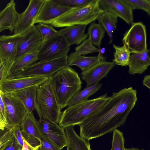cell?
Returning <instances> with one entry per match:
<instances>
[{
	"label": "cell",
	"instance_id": "cell-1",
	"mask_svg": "<svg viewBox=\"0 0 150 150\" xmlns=\"http://www.w3.org/2000/svg\"><path fill=\"white\" fill-rule=\"evenodd\" d=\"M137 101V91L132 87L113 92L105 104L79 125L80 136L88 142L113 132L125 124Z\"/></svg>",
	"mask_w": 150,
	"mask_h": 150
},
{
	"label": "cell",
	"instance_id": "cell-2",
	"mask_svg": "<svg viewBox=\"0 0 150 150\" xmlns=\"http://www.w3.org/2000/svg\"><path fill=\"white\" fill-rule=\"evenodd\" d=\"M49 80L61 110L68 106L72 98L81 91L82 83L78 73L69 66L58 71Z\"/></svg>",
	"mask_w": 150,
	"mask_h": 150
},
{
	"label": "cell",
	"instance_id": "cell-3",
	"mask_svg": "<svg viewBox=\"0 0 150 150\" xmlns=\"http://www.w3.org/2000/svg\"><path fill=\"white\" fill-rule=\"evenodd\" d=\"M109 98L105 93L96 98L87 99L68 106L62 112L59 126L64 129L69 126L79 125L101 108Z\"/></svg>",
	"mask_w": 150,
	"mask_h": 150
},
{
	"label": "cell",
	"instance_id": "cell-4",
	"mask_svg": "<svg viewBox=\"0 0 150 150\" xmlns=\"http://www.w3.org/2000/svg\"><path fill=\"white\" fill-rule=\"evenodd\" d=\"M99 0H93L84 6L71 9L54 21L51 24L56 28L86 25L94 22L103 12L99 7Z\"/></svg>",
	"mask_w": 150,
	"mask_h": 150
},
{
	"label": "cell",
	"instance_id": "cell-5",
	"mask_svg": "<svg viewBox=\"0 0 150 150\" xmlns=\"http://www.w3.org/2000/svg\"><path fill=\"white\" fill-rule=\"evenodd\" d=\"M61 110L49 79L38 87L35 110L40 118L45 117L58 124Z\"/></svg>",
	"mask_w": 150,
	"mask_h": 150
},
{
	"label": "cell",
	"instance_id": "cell-6",
	"mask_svg": "<svg viewBox=\"0 0 150 150\" xmlns=\"http://www.w3.org/2000/svg\"><path fill=\"white\" fill-rule=\"evenodd\" d=\"M68 57L67 55L51 60L40 61L18 72L11 74L6 79L33 76L50 79L58 71L68 66Z\"/></svg>",
	"mask_w": 150,
	"mask_h": 150
},
{
	"label": "cell",
	"instance_id": "cell-7",
	"mask_svg": "<svg viewBox=\"0 0 150 150\" xmlns=\"http://www.w3.org/2000/svg\"><path fill=\"white\" fill-rule=\"evenodd\" d=\"M3 100L6 115L7 125L6 128L21 126L28 112L22 102L11 93L0 92Z\"/></svg>",
	"mask_w": 150,
	"mask_h": 150
},
{
	"label": "cell",
	"instance_id": "cell-8",
	"mask_svg": "<svg viewBox=\"0 0 150 150\" xmlns=\"http://www.w3.org/2000/svg\"><path fill=\"white\" fill-rule=\"evenodd\" d=\"M122 42L131 53H138L147 49L145 26L142 22L134 23L124 34Z\"/></svg>",
	"mask_w": 150,
	"mask_h": 150
},
{
	"label": "cell",
	"instance_id": "cell-9",
	"mask_svg": "<svg viewBox=\"0 0 150 150\" xmlns=\"http://www.w3.org/2000/svg\"><path fill=\"white\" fill-rule=\"evenodd\" d=\"M70 46L59 35L45 41L39 50L40 61H50L67 55Z\"/></svg>",
	"mask_w": 150,
	"mask_h": 150
},
{
	"label": "cell",
	"instance_id": "cell-10",
	"mask_svg": "<svg viewBox=\"0 0 150 150\" xmlns=\"http://www.w3.org/2000/svg\"><path fill=\"white\" fill-rule=\"evenodd\" d=\"M39 129L45 137L60 150L67 146L68 142L64 129L45 117L37 121Z\"/></svg>",
	"mask_w": 150,
	"mask_h": 150
},
{
	"label": "cell",
	"instance_id": "cell-11",
	"mask_svg": "<svg viewBox=\"0 0 150 150\" xmlns=\"http://www.w3.org/2000/svg\"><path fill=\"white\" fill-rule=\"evenodd\" d=\"M45 0H30L25 10L20 13L13 34H22L27 32L32 26Z\"/></svg>",
	"mask_w": 150,
	"mask_h": 150
},
{
	"label": "cell",
	"instance_id": "cell-12",
	"mask_svg": "<svg viewBox=\"0 0 150 150\" xmlns=\"http://www.w3.org/2000/svg\"><path fill=\"white\" fill-rule=\"evenodd\" d=\"M43 76H27L6 79L0 82V92L11 93L28 87L39 86L49 79Z\"/></svg>",
	"mask_w": 150,
	"mask_h": 150
},
{
	"label": "cell",
	"instance_id": "cell-13",
	"mask_svg": "<svg viewBox=\"0 0 150 150\" xmlns=\"http://www.w3.org/2000/svg\"><path fill=\"white\" fill-rule=\"evenodd\" d=\"M99 4L103 11L115 14L128 25H132L134 23L133 10L123 0H99Z\"/></svg>",
	"mask_w": 150,
	"mask_h": 150
},
{
	"label": "cell",
	"instance_id": "cell-14",
	"mask_svg": "<svg viewBox=\"0 0 150 150\" xmlns=\"http://www.w3.org/2000/svg\"><path fill=\"white\" fill-rule=\"evenodd\" d=\"M71 9L62 6L54 0H45L34 23L51 24L56 19Z\"/></svg>",
	"mask_w": 150,
	"mask_h": 150
},
{
	"label": "cell",
	"instance_id": "cell-15",
	"mask_svg": "<svg viewBox=\"0 0 150 150\" xmlns=\"http://www.w3.org/2000/svg\"><path fill=\"white\" fill-rule=\"evenodd\" d=\"M42 43L40 33L34 25L25 33L24 38L18 46L15 60L25 54L39 50Z\"/></svg>",
	"mask_w": 150,
	"mask_h": 150
},
{
	"label": "cell",
	"instance_id": "cell-16",
	"mask_svg": "<svg viewBox=\"0 0 150 150\" xmlns=\"http://www.w3.org/2000/svg\"><path fill=\"white\" fill-rule=\"evenodd\" d=\"M115 63L103 60L98 62L86 71L81 73V77L86 83V87L99 82L106 77L114 67Z\"/></svg>",
	"mask_w": 150,
	"mask_h": 150
},
{
	"label": "cell",
	"instance_id": "cell-17",
	"mask_svg": "<svg viewBox=\"0 0 150 150\" xmlns=\"http://www.w3.org/2000/svg\"><path fill=\"white\" fill-rule=\"evenodd\" d=\"M20 126L23 138L33 147L38 148L41 144L40 132L33 112L28 113Z\"/></svg>",
	"mask_w": 150,
	"mask_h": 150
},
{
	"label": "cell",
	"instance_id": "cell-18",
	"mask_svg": "<svg viewBox=\"0 0 150 150\" xmlns=\"http://www.w3.org/2000/svg\"><path fill=\"white\" fill-rule=\"evenodd\" d=\"M25 35V33L22 34L1 35L0 57L14 61L18 46Z\"/></svg>",
	"mask_w": 150,
	"mask_h": 150
},
{
	"label": "cell",
	"instance_id": "cell-19",
	"mask_svg": "<svg viewBox=\"0 0 150 150\" xmlns=\"http://www.w3.org/2000/svg\"><path fill=\"white\" fill-rule=\"evenodd\" d=\"M16 3L11 0L0 12V32L8 30L10 34L13 32L20 13L16 11Z\"/></svg>",
	"mask_w": 150,
	"mask_h": 150
},
{
	"label": "cell",
	"instance_id": "cell-20",
	"mask_svg": "<svg viewBox=\"0 0 150 150\" xmlns=\"http://www.w3.org/2000/svg\"><path fill=\"white\" fill-rule=\"evenodd\" d=\"M86 25H77L67 27L58 31L59 35L65 40L70 47L78 45L86 40L88 37L85 33Z\"/></svg>",
	"mask_w": 150,
	"mask_h": 150
},
{
	"label": "cell",
	"instance_id": "cell-21",
	"mask_svg": "<svg viewBox=\"0 0 150 150\" xmlns=\"http://www.w3.org/2000/svg\"><path fill=\"white\" fill-rule=\"evenodd\" d=\"M150 49L130 55L128 72L129 74H142L150 66Z\"/></svg>",
	"mask_w": 150,
	"mask_h": 150
},
{
	"label": "cell",
	"instance_id": "cell-22",
	"mask_svg": "<svg viewBox=\"0 0 150 150\" xmlns=\"http://www.w3.org/2000/svg\"><path fill=\"white\" fill-rule=\"evenodd\" d=\"M104 60L102 54L99 52L97 56L85 57L78 54L75 52L70 54L68 57V64L69 66L75 65L84 71L97 63Z\"/></svg>",
	"mask_w": 150,
	"mask_h": 150
},
{
	"label": "cell",
	"instance_id": "cell-23",
	"mask_svg": "<svg viewBox=\"0 0 150 150\" xmlns=\"http://www.w3.org/2000/svg\"><path fill=\"white\" fill-rule=\"evenodd\" d=\"M38 86H34L28 87L11 93L22 102L28 113H33L35 110L37 89Z\"/></svg>",
	"mask_w": 150,
	"mask_h": 150
},
{
	"label": "cell",
	"instance_id": "cell-24",
	"mask_svg": "<svg viewBox=\"0 0 150 150\" xmlns=\"http://www.w3.org/2000/svg\"><path fill=\"white\" fill-rule=\"evenodd\" d=\"M74 127L69 126L64 129L68 142L67 150H92L89 142L79 136Z\"/></svg>",
	"mask_w": 150,
	"mask_h": 150
},
{
	"label": "cell",
	"instance_id": "cell-25",
	"mask_svg": "<svg viewBox=\"0 0 150 150\" xmlns=\"http://www.w3.org/2000/svg\"><path fill=\"white\" fill-rule=\"evenodd\" d=\"M118 17L109 12L103 11L98 18L97 20L107 32L110 40L109 44L112 43V34L116 28Z\"/></svg>",
	"mask_w": 150,
	"mask_h": 150
},
{
	"label": "cell",
	"instance_id": "cell-26",
	"mask_svg": "<svg viewBox=\"0 0 150 150\" xmlns=\"http://www.w3.org/2000/svg\"><path fill=\"white\" fill-rule=\"evenodd\" d=\"M38 52L39 50L25 54L15 60L12 67L11 73L18 72L36 63L38 60Z\"/></svg>",
	"mask_w": 150,
	"mask_h": 150
},
{
	"label": "cell",
	"instance_id": "cell-27",
	"mask_svg": "<svg viewBox=\"0 0 150 150\" xmlns=\"http://www.w3.org/2000/svg\"><path fill=\"white\" fill-rule=\"evenodd\" d=\"M105 30L99 23L92 22L88 30L87 34L92 44L100 49V45Z\"/></svg>",
	"mask_w": 150,
	"mask_h": 150
},
{
	"label": "cell",
	"instance_id": "cell-28",
	"mask_svg": "<svg viewBox=\"0 0 150 150\" xmlns=\"http://www.w3.org/2000/svg\"><path fill=\"white\" fill-rule=\"evenodd\" d=\"M102 84L99 82L92 86L86 87L77 93L69 101L68 106H70L81 101L86 100L89 97L97 92L101 88Z\"/></svg>",
	"mask_w": 150,
	"mask_h": 150
},
{
	"label": "cell",
	"instance_id": "cell-29",
	"mask_svg": "<svg viewBox=\"0 0 150 150\" xmlns=\"http://www.w3.org/2000/svg\"><path fill=\"white\" fill-rule=\"evenodd\" d=\"M113 46L115 51L113 62L115 64L122 67L128 65L131 53L126 46L123 45V46L120 47L113 44Z\"/></svg>",
	"mask_w": 150,
	"mask_h": 150
},
{
	"label": "cell",
	"instance_id": "cell-30",
	"mask_svg": "<svg viewBox=\"0 0 150 150\" xmlns=\"http://www.w3.org/2000/svg\"><path fill=\"white\" fill-rule=\"evenodd\" d=\"M36 26L40 33L42 43L59 35L58 31L51 24L39 23Z\"/></svg>",
	"mask_w": 150,
	"mask_h": 150
},
{
	"label": "cell",
	"instance_id": "cell-31",
	"mask_svg": "<svg viewBox=\"0 0 150 150\" xmlns=\"http://www.w3.org/2000/svg\"><path fill=\"white\" fill-rule=\"evenodd\" d=\"M75 49L76 53L83 56L94 52H99L100 49L95 47L89 38L84 41L81 45L76 47Z\"/></svg>",
	"mask_w": 150,
	"mask_h": 150
},
{
	"label": "cell",
	"instance_id": "cell-32",
	"mask_svg": "<svg viewBox=\"0 0 150 150\" xmlns=\"http://www.w3.org/2000/svg\"><path fill=\"white\" fill-rule=\"evenodd\" d=\"M14 61L0 57V82L6 79L10 75Z\"/></svg>",
	"mask_w": 150,
	"mask_h": 150
},
{
	"label": "cell",
	"instance_id": "cell-33",
	"mask_svg": "<svg viewBox=\"0 0 150 150\" xmlns=\"http://www.w3.org/2000/svg\"><path fill=\"white\" fill-rule=\"evenodd\" d=\"M124 142L123 133L116 129L113 132L111 150H124Z\"/></svg>",
	"mask_w": 150,
	"mask_h": 150
},
{
	"label": "cell",
	"instance_id": "cell-34",
	"mask_svg": "<svg viewBox=\"0 0 150 150\" xmlns=\"http://www.w3.org/2000/svg\"><path fill=\"white\" fill-rule=\"evenodd\" d=\"M129 5L133 10L141 9L145 11L150 16V0H123Z\"/></svg>",
	"mask_w": 150,
	"mask_h": 150
},
{
	"label": "cell",
	"instance_id": "cell-35",
	"mask_svg": "<svg viewBox=\"0 0 150 150\" xmlns=\"http://www.w3.org/2000/svg\"><path fill=\"white\" fill-rule=\"evenodd\" d=\"M57 3L64 6L73 8L84 6L93 0H54Z\"/></svg>",
	"mask_w": 150,
	"mask_h": 150
},
{
	"label": "cell",
	"instance_id": "cell-36",
	"mask_svg": "<svg viewBox=\"0 0 150 150\" xmlns=\"http://www.w3.org/2000/svg\"><path fill=\"white\" fill-rule=\"evenodd\" d=\"M0 129L4 131L6 128L7 123L5 107L3 99L0 96Z\"/></svg>",
	"mask_w": 150,
	"mask_h": 150
},
{
	"label": "cell",
	"instance_id": "cell-37",
	"mask_svg": "<svg viewBox=\"0 0 150 150\" xmlns=\"http://www.w3.org/2000/svg\"><path fill=\"white\" fill-rule=\"evenodd\" d=\"M39 130L41 144L37 150H60L49 142Z\"/></svg>",
	"mask_w": 150,
	"mask_h": 150
},
{
	"label": "cell",
	"instance_id": "cell-38",
	"mask_svg": "<svg viewBox=\"0 0 150 150\" xmlns=\"http://www.w3.org/2000/svg\"><path fill=\"white\" fill-rule=\"evenodd\" d=\"M22 147L14 135L8 143L0 148V150H21Z\"/></svg>",
	"mask_w": 150,
	"mask_h": 150
},
{
	"label": "cell",
	"instance_id": "cell-39",
	"mask_svg": "<svg viewBox=\"0 0 150 150\" xmlns=\"http://www.w3.org/2000/svg\"><path fill=\"white\" fill-rule=\"evenodd\" d=\"M14 127L5 129V131L1 135L0 138V148L8 143L14 136Z\"/></svg>",
	"mask_w": 150,
	"mask_h": 150
},
{
	"label": "cell",
	"instance_id": "cell-40",
	"mask_svg": "<svg viewBox=\"0 0 150 150\" xmlns=\"http://www.w3.org/2000/svg\"><path fill=\"white\" fill-rule=\"evenodd\" d=\"M13 134L19 143L23 146V137L20 126H16L14 127Z\"/></svg>",
	"mask_w": 150,
	"mask_h": 150
},
{
	"label": "cell",
	"instance_id": "cell-41",
	"mask_svg": "<svg viewBox=\"0 0 150 150\" xmlns=\"http://www.w3.org/2000/svg\"><path fill=\"white\" fill-rule=\"evenodd\" d=\"M23 144L21 150H37L38 148H34L30 145L23 138Z\"/></svg>",
	"mask_w": 150,
	"mask_h": 150
},
{
	"label": "cell",
	"instance_id": "cell-42",
	"mask_svg": "<svg viewBox=\"0 0 150 150\" xmlns=\"http://www.w3.org/2000/svg\"><path fill=\"white\" fill-rule=\"evenodd\" d=\"M143 83L144 85L150 89V75L145 76L143 81Z\"/></svg>",
	"mask_w": 150,
	"mask_h": 150
},
{
	"label": "cell",
	"instance_id": "cell-43",
	"mask_svg": "<svg viewBox=\"0 0 150 150\" xmlns=\"http://www.w3.org/2000/svg\"><path fill=\"white\" fill-rule=\"evenodd\" d=\"M124 150H143L142 149H140L137 148L132 147L129 148H125Z\"/></svg>",
	"mask_w": 150,
	"mask_h": 150
}]
</instances>
